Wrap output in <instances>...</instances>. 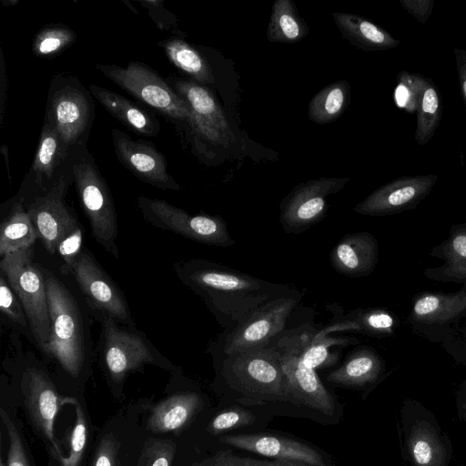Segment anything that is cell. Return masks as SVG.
Wrapping results in <instances>:
<instances>
[{"label": "cell", "instance_id": "cell-3", "mask_svg": "<svg viewBox=\"0 0 466 466\" xmlns=\"http://www.w3.org/2000/svg\"><path fill=\"white\" fill-rule=\"evenodd\" d=\"M94 318L100 326L96 353L106 378L115 385L122 384L129 373L146 365L175 370L137 327L123 325L105 314Z\"/></svg>", "mask_w": 466, "mask_h": 466}, {"label": "cell", "instance_id": "cell-28", "mask_svg": "<svg viewBox=\"0 0 466 466\" xmlns=\"http://www.w3.org/2000/svg\"><path fill=\"white\" fill-rule=\"evenodd\" d=\"M167 59L178 69L203 84L215 81L213 72L207 60L191 45L178 38L158 42Z\"/></svg>", "mask_w": 466, "mask_h": 466}, {"label": "cell", "instance_id": "cell-42", "mask_svg": "<svg viewBox=\"0 0 466 466\" xmlns=\"http://www.w3.org/2000/svg\"><path fill=\"white\" fill-rule=\"evenodd\" d=\"M253 416L249 412L232 409L218 414L210 422L208 431L212 434H218L224 431L238 428L251 423Z\"/></svg>", "mask_w": 466, "mask_h": 466}, {"label": "cell", "instance_id": "cell-4", "mask_svg": "<svg viewBox=\"0 0 466 466\" xmlns=\"http://www.w3.org/2000/svg\"><path fill=\"white\" fill-rule=\"evenodd\" d=\"M221 374L228 384L250 404L292 401L279 350L264 349L225 356Z\"/></svg>", "mask_w": 466, "mask_h": 466}, {"label": "cell", "instance_id": "cell-45", "mask_svg": "<svg viewBox=\"0 0 466 466\" xmlns=\"http://www.w3.org/2000/svg\"><path fill=\"white\" fill-rule=\"evenodd\" d=\"M400 4L421 24L429 20L434 6L433 0H400Z\"/></svg>", "mask_w": 466, "mask_h": 466}, {"label": "cell", "instance_id": "cell-10", "mask_svg": "<svg viewBox=\"0 0 466 466\" xmlns=\"http://www.w3.org/2000/svg\"><path fill=\"white\" fill-rule=\"evenodd\" d=\"M93 109L90 96L76 78L57 76L52 80L46 119L55 127L68 150L85 146Z\"/></svg>", "mask_w": 466, "mask_h": 466}, {"label": "cell", "instance_id": "cell-14", "mask_svg": "<svg viewBox=\"0 0 466 466\" xmlns=\"http://www.w3.org/2000/svg\"><path fill=\"white\" fill-rule=\"evenodd\" d=\"M68 178L61 175L50 187L25 203L27 212L44 248L53 255L59 243L80 225L66 202Z\"/></svg>", "mask_w": 466, "mask_h": 466}, {"label": "cell", "instance_id": "cell-47", "mask_svg": "<svg viewBox=\"0 0 466 466\" xmlns=\"http://www.w3.org/2000/svg\"><path fill=\"white\" fill-rule=\"evenodd\" d=\"M8 78L6 67L4 60L3 52H1V69H0V123H3L5 116V103L7 98Z\"/></svg>", "mask_w": 466, "mask_h": 466}, {"label": "cell", "instance_id": "cell-38", "mask_svg": "<svg viewBox=\"0 0 466 466\" xmlns=\"http://www.w3.org/2000/svg\"><path fill=\"white\" fill-rule=\"evenodd\" d=\"M191 466H308L306 464L284 461H265L248 457H241L231 451H219L217 453L192 463Z\"/></svg>", "mask_w": 466, "mask_h": 466}, {"label": "cell", "instance_id": "cell-43", "mask_svg": "<svg viewBox=\"0 0 466 466\" xmlns=\"http://www.w3.org/2000/svg\"><path fill=\"white\" fill-rule=\"evenodd\" d=\"M120 442L112 433L104 435L95 451L91 466H120Z\"/></svg>", "mask_w": 466, "mask_h": 466}, {"label": "cell", "instance_id": "cell-20", "mask_svg": "<svg viewBox=\"0 0 466 466\" xmlns=\"http://www.w3.org/2000/svg\"><path fill=\"white\" fill-rule=\"evenodd\" d=\"M219 440L224 444L277 461H294L308 466H327L316 450L287 438L267 434H230Z\"/></svg>", "mask_w": 466, "mask_h": 466}, {"label": "cell", "instance_id": "cell-22", "mask_svg": "<svg viewBox=\"0 0 466 466\" xmlns=\"http://www.w3.org/2000/svg\"><path fill=\"white\" fill-rule=\"evenodd\" d=\"M200 404L201 398L196 392L172 394L152 408L147 428L154 433H177L190 422Z\"/></svg>", "mask_w": 466, "mask_h": 466}, {"label": "cell", "instance_id": "cell-37", "mask_svg": "<svg viewBox=\"0 0 466 466\" xmlns=\"http://www.w3.org/2000/svg\"><path fill=\"white\" fill-rule=\"evenodd\" d=\"M176 451L171 440L149 439L143 445L137 466H172Z\"/></svg>", "mask_w": 466, "mask_h": 466}, {"label": "cell", "instance_id": "cell-34", "mask_svg": "<svg viewBox=\"0 0 466 466\" xmlns=\"http://www.w3.org/2000/svg\"><path fill=\"white\" fill-rule=\"evenodd\" d=\"M395 321L393 317L382 309L358 310L346 317L345 322H339L330 327L331 330L338 329L359 330L368 334H384L391 331Z\"/></svg>", "mask_w": 466, "mask_h": 466}, {"label": "cell", "instance_id": "cell-40", "mask_svg": "<svg viewBox=\"0 0 466 466\" xmlns=\"http://www.w3.org/2000/svg\"><path fill=\"white\" fill-rule=\"evenodd\" d=\"M75 404L76 420L70 437L69 454L59 460L61 466H78L86 446L87 428L85 414L76 401Z\"/></svg>", "mask_w": 466, "mask_h": 466}, {"label": "cell", "instance_id": "cell-32", "mask_svg": "<svg viewBox=\"0 0 466 466\" xmlns=\"http://www.w3.org/2000/svg\"><path fill=\"white\" fill-rule=\"evenodd\" d=\"M306 28L290 0H277L273 6L267 36L274 43H295L304 37Z\"/></svg>", "mask_w": 466, "mask_h": 466}, {"label": "cell", "instance_id": "cell-26", "mask_svg": "<svg viewBox=\"0 0 466 466\" xmlns=\"http://www.w3.org/2000/svg\"><path fill=\"white\" fill-rule=\"evenodd\" d=\"M68 151L55 127L45 119L32 164L35 183L41 188L40 193L48 189L46 183L52 180L56 169L66 159Z\"/></svg>", "mask_w": 466, "mask_h": 466}, {"label": "cell", "instance_id": "cell-33", "mask_svg": "<svg viewBox=\"0 0 466 466\" xmlns=\"http://www.w3.org/2000/svg\"><path fill=\"white\" fill-rule=\"evenodd\" d=\"M76 39L75 31L68 26L48 25L35 35L32 49L36 56L49 58L67 49Z\"/></svg>", "mask_w": 466, "mask_h": 466}, {"label": "cell", "instance_id": "cell-8", "mask_svg": "<svg viewBox=\"0 0 466 466\" xmlns=\"http://www.w3.org/2000/svg\"><path fill=\"white\" fill-rule=\"evenodd\" d=\"M72 170L79 203L89 221L92 238L105 251L119 258L117 215L104 177L88 152L76 157Z\"/></svg>", "mask_w": 466, "mask_h": 466}, {"label": "cell", "instance_id": "cell-41", "mask_svg": "<svg viewBox=\"0 0 466 466\" xmlns=\"http://www.w3.org/2000/svg\"><path fill=\"white\" fill-rule=\"evenodd\" d=\"M0 415L9 438L7 466H30L21 434L15 423L3 408L0 410Z\"/></svg>", "mask_w": 466, "mask_h": 466}, {"label": "cell", "instance_id": "cell-1", "mask_svg": "<svg viewBox=\"0 0 466 466\" xmlns=\"http://www.w3.org/2000/svg\"><path fill=\"white\" fill-rule=\"evenodd\" d=\"M176 276L198 295L223 327L236 326L264 302L279 297L280 286L203 258L173 265Z\"/></svg>", "mask_w": 466, "mask_h": 466}, {"label": "cell", "instance_id": "cell-31", "mask_svg": "<svg viewBox=\"0 0 466 466\" xmlns=\"http://www.w3.org/2000/svg\"><path fill=\"white\" fill-rule=\"evenodd\" d=\"M350 86L340 80L317 93L309 104L308 115L311 121L324 125L336 120L347 106Z\"/></svg>", "mask_w": 466, "mask_h": 466}, {"label": "cell", "instance_id": "cell-36", "mask_svg": "<svg viewBox=\"0 0 466 466\" xmlns=\"http://www.w3.org/2000/svg\"><path fill=\"white\" fill-rule=\"evenodd\" d=\"M424 76L407 71L399 73L394 100L398 107L413 113L417 110Z\"/></svg>", "mask_w": 466, "mask_h": 466}, {"label": "cell", "instance_id": "cell-15", "mask_svg": "<svg viewBox=\"0 0 466 466\" xmlns=\"http://www.w3.org/2000/svg\"><path fill=\"white\" fill-rule=\"evenodd\" d=\"M348 178L322 177L296 187L280 205L279 222L286 233L299 234L326 215L327 199L348 183Z\"/></svg>", "mask_w": 466, "mask_h": 466}, {"label": "cell", "instance_id": "cell-21", "mask_svg": "<svg viewBox=\"0 0 466 466\" xmlns=\"http://www.w3.org/2000/svg\"><path fill=\"white\" fill-rule=\"evenodd\" d=\"M332 268L339 274L359 278L370 274L378 262V243L369 232L344 235L329 254Z\"/></svg>", "mask_w": 466, "mask_h": 466}, {"label": "cell", "instance_id": "cell-5", "mask_svg": "<svg viewBox=\"0 0 466 466\" xmlns=\"http://www.w3.org/2000/svg\"><path fill=\"white\" fill-rule=\"evenodd\" d=\"M19 337L10 336L11 355L19 372V383L24 396V402L29 417L49 444L52 454L60 460L62 452L55 440L54 423L60 405L65 402L58 394L52 378L31 351H24Z\"/></svg>", "mask_w": 466, "mask_h": 466}, {"label": "cell", "instance_id": "cell-50", "mask_svg": "<svg viewBox=\"0 0 466 466\" xmlns=\"http://www.w3.org/2000/svg\"><path fill=\"white\" fill-rule=\"evenodd\" d=\"M16 3H17V1H10L9 0L8 2H6V4H4V5H13L16 4Z\"/></svg>", "mask_w": 466, "mask_h": 466}, {"label": "cell", "instance_id": "cell-18", "mask_svg": "<svg viewBox=\"0 0 466 466\" xmlns=\"http://www.w3.org/2000/svg\"><path fill=\"white\" fill-rule=\"evenodd\" d=\"M438 180L435 174L405 176L374 190L353 210L365 216H386L414 208Z\"/></svg>", "mask_w": 466, "mask_h": 466}, {"label": "cell", "instance_id": "cell-30", "mask_svg": "<svg viewBox=\"0 0 466 466\" xmlns=\"http://www.w3.org/2000/svg\"><path fill=\"white\" fill-rule=\"evenodd\" d=\"M416 113L414 138L423 146L432 138L441 116L440 93L431 79L423 78Z\"/></svg>", "mask_w": 466, "mask_h": 466}, {"label": "cell", "instance_id": "cell-27", "mask_svg": "<svg viewBox=\"0 0 466 466\" xmlns=\"http://www.w3.org/2000/svg\"><path fill=\"white\" fill-rule=\"evenodd\" d=\"M381 369V361L375 352L359 349L350 354L340 367L331 371L327 380L341 386L362 387L373 382Z\"/></svg>", "mask_w": 466, "mask_h": 466}, {"label": "cell", "instance_id": "cell-12", "mask_svg": "<svg viewBox=\"0 0 466 466\" xmlns=\"http://www.w3.org/2000/svg\"><path fill=\"white\" fill-rule=\"evenodd\" d=\"M61 270L72 275L92 317L105 314L137 327L124 293L89 250L83 249L69 268Z\"/></svg>", "mask_w": 466, "mask_h": 466}, {"label": "cell", "instance_id": "cell-44", "mask_svg": "<svg viewBox=\"0 0 466 466\" xmlns=\"http://www.w3.org/2000/svg\"><path fill=\"white\" fill-rule=\"evenodd\" d=\"M83 228L81 224L57 246L56 253H58L64 260L61 268H69L82 252Z\"/></svg>", "mask_w": 466, "mask_h": 466}, {"label": "cell", "instance_id": "cell-25", "mask_svg": "<svg viewBox=\"0 0 466 466\" xmlns=\"http://www.w3.org/2000/svg\"><path fill=\"white\" fill-rule=\"evenodd\" d=\"M38 239L25 203L19 198L10 207L0 227V258L30 248Z\"/></svg>", "mask_w": 466, "mask_h": 466}, {"label": "cell", "instance_id": "cell-49", "mask_svg": "<svg viewBox=\"0 0 466 466\" xmlns=\"http://www.w3.org/2000/svg\"><path fill=\"white\" fill-rule=\"evenodd\" d=\"M1 152L5 157V165H6V168H7V171H8V177H9V179L11 180V177H10V166H9V158H8V147L5 146V145H3L1 147Z\"/></svg>", "mask_w": 466, "mask_h": 466}, {"label": "cell", "instance_id": "cell-17", "mask_svg": "<svg viewBox=\"0 0 466 466\" xmlns=\"http://www.w3.org/2000/svg\"><path fill=\"white\" fill-rule=\"evenodd\" d=\"M112 142L119 162L142 181L163 190H179V184L168 173L164 155L151 142L133 140L114 128Z\"/></svg>", "mask_w": 466, "mask_h": 466}, {"label": "cell", "instance_id": "cell-24", "mask_svg": "<svg viewBox=\"0 0 466 466\" xmlns=\"http://www.w3.org/2000/svg\"><path fill=\"white\" fill-rule=\"evenodd\" d=\"M332 16L343 36L362 50H388L400 45L386 30L361 16L349 13H333Z\"/></svg>", "mask_w": 466, "mask_h": 466}, {"label": "cell", "instance_id": "cell-19", "mask_svg": "<svg viewBox=\"0 0 466 466\" xmlns=\"http://www.w3.org/2000/svg\"><path fill=\"white\" fill-rule=\"evenodd\" d=\"M271 346L279 352L282 369L294 403L331 415L335 408L333 398L315 370L305 367L299 356L290 350L277 344Z\"/></svg>", "mask_w": 466, "mask_h": 466}, {"label": "cell", "instance_id": "cell-9", "mask_svg": "<svg viewBox=\"0 0 466 466\" xmlns=\"http://www.w3.org/2000/svg\"><path fill=\"white\" fill-rule=\"evenodd\" d=\"M96 66L115 84L165 117L189 127L190 110L186 101L147 65L131 61L126 67L102 64Z\"/></svg>", "mask_w": 466, "mask_h": 466}, {"label": "cell", "instance_id": "cell-39", "mask_svg": "<svg viewBox=\"0 0 466 466\" xmlns=\"http://www.w3.org/2000/svg\"><path fill=\"white\" fill-rule=\"evenodd\" d=\"M444 273L455 279H466V232L456 233L446 250Z\"/></svg>", "mask_w": 466, "mask_h": 466}, {"label": "cell", "instance_id": "cell-16", "mask_svg": "<svg viewBox=\"0 0 466 466\" xmlns=\"http://www.w3.org/2000/svg\"><path fill=\"white\" fill-rule=\"evenodd\" d=\"M168 83L189 107V127L196 138L211 144H228L231 130L212 93L195 81L170 77Z\"/></svg>", "mask_w": 466, "mask_h": 466}, {"label": "cell", "instance_id": "cell-23", "mask_svg": "<svg viewBox=\"0 0 466 466\" xmlns=\"http://www.w3.org/2000/svg\"><path fill=\"white\" fill-rule=\"evenodd\" d=\"M89 91L111 115L134 132L154 137L160 131L158 121L127 97L96 84L89 85Z\"/></svg>", "mask_w": 466, "mask_h": 466}, {"label": "cell", "instance_id": "cell-48", "mask_svg": "<svg viewBox=\"0 0 466 466\" xmlns=\"http://www.w3.org/2000/svg\"><path fill=\"white\" fill-rule=\"evenodd\" d=\"M456 411L459 420L466 423V382L461 385L457 392Z\"/></svg>", "mask_w": 466, "mask_h": 466}, {"label": "cell", "instance_id": "cell-35", "mask_svg": "<svg viewBox=\"0 0 466 466\" xmlns=\"http://www.w3.org/2000/svg\"><path fill=\"white\" fill-rule=\"evenodd\" d=\"M0 310L15 330L22 333L34 345L30 325L19 299L0 272Z\"/></svg>", "mask_w": 466, "mask_h": 466}, {"label": "cell", "instance_id": "cell-51", "mask_svg": "<svg viewBox=\"0 0 466 466\" xmlns=\"http://www.w3.org/2000/svg\"><path fill=\"white\" fill-rule=\"evenodd\" d=\"M0 466H5V464H4L3 461H2V459L0 460Z\"/></svg>", "mask_w": 466, "mask_h": 466}, {"label": "cell", "instance_id": "cell-2", "mask_svg": "<svg viewBox=\"0 0 466 466\" xmlns=\"http://www.w3.org/2000/svg\"><path fill=\"white\" fill-rule=\"evenodd\" d=\"M51 321L48 350L45 358L67 377L76 380L88 372L96 347L91 334V313L71 289L52 271L45 268Z\"/></svg>", "mask_w": 466, "mask_h": 466}, {"label": "cell", "instance_id": "cell-13", "mask_svg": "<svg viewBox=\"0 0 466 466\" xmlns=\"http://www.w3.org/2000/svg\"><path fill=\"white\" fill-rule=\"evenodd\" d=\"M298 304L294 296H279L257 307L234 326L223 343L225 356L269 347L283 332Z\"/></svg>", "mask_w": 466, "mask_h": 466}, {"label": "cell", "instance_id": "cell-29", "mask_svg": "<svg viewBox=\"0 0 466 466\" xmlns=\"http://www.w3.org/2000/svg\"><path fill=\"white\" fill-rule=\"evenodd\" d=\"M466 309V290L453 294H427L416 300L414 319L430 323L446 322Z\"/></svg>", "mask_w": 466, "mask_h": 466}, {"label": "cell", "instance_id": "cell-46", "mask_svg": "<svg viewBox=\"0 0 466 466\" xmlns=\"http://www.w3.org/2000/svg\"><path fill=\"white\" fill-rule=\"evenodd\" d=\"M453 52L455 55L460 90L466 106V49L454 47Z\"/></svg>", "mask_w": 466, "mask_h": 466}, {"label": "cell", "instance_id": "cell-11", "mask_svg": "<svg viewBox=\"0 0 466 466\" xmlns=\"http://www.w3.org/2000/svg\"><path fill=\"white\" fill-rule=\"evenodd\" d=\"M137 208L144 219L152 226L178 234L198 243L230 247L235 240L226 221L218 215H192L165 200L140 196Z\"/></svg>", "mask_w": 466, "mask_h": 466}, {"label": "cell", "instance_id": "cell-7", "mask_svg": "<svg viewBox=\"0 0 466 466\" xmlns=\"http://www.w3.org/2000/svg\"><path fill=\"white\" fill-rule=\"evenodd\" d=\"M399 436L402 455L411 466H451V441L435 415L418 400L403 401Z\"/></svg>", "mask_w": 466, "mask_h": 466}, {"label": "cell", "instance_id": "cell-6", "mask_svg": "<svg viewBox=\"0 0 466 466\" xmlns=\"http://www.w3.org/2000/svg\"><path fill=\"white\" fill-rule=\"evenodd\" d=\"M0 272L22 303L34 346L45 357L51 333L45 268L34 261L30 248L1 258Z\"/></svg>", "mask_w": 466, "mask_h": 466}]
</instances>
